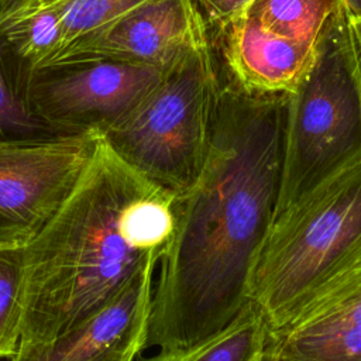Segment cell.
Masks as SVG:
<instances>
[{"instance_id": "6da1fadb", "label": "cell", "mask_w": 361, "mask_h": 361, "mask_svg": "<svg viewBox=\"0 0 361 361\" xmlns=\"http://www.w3.org/2000/svg\"><path fill=\"white\" fill-rule=\"evenodd\" d=\"M289 93L250 92L220 79L204 166L176 196L147 350L199 343L250 305L252 271L278 203Z\"/></svg>"}, {"instance_id": "7a4b0ae2", "label": "cell", "mask_w": 361, "mask_h": 361, "mask_svg": "<svg viewBox=\"0 0 361 361\" xmlns=\"http://www.w3.org/2000/svg\"><path fill=\"white\" fill-rule=\"evenodd\" d=\"M175 204L176 195L140 175L99 137L73 192L25 245L20 343L68 333L147 264L161 261Z\"/></svg>"}, {"instance_id": "3957f363", "label": "cell", "mask_w": 361, "mask_h": 361, "mask_svg": "<svg viewBox=\"0 0 361 361\" xmlns=\"http://www.w3.org/2000/svg\"><path fill=\"white\" fill-rule=\"evenodd\" d=\"M361 264V158L274 220L258 254L250 300L269 333L326 285Z\"/></svg>"}, {"instance_id": "277c9868", "label": "cell", "mask_w": 361, "mask_h": 361, "mask_svg": "<svg viewBox=\"0 0 361 361\" xmlns=\"http://www.w3.org/2000/svg\"><path fill=\"white\" fill-rule=\"evenodd\" d=\"M361 158V52L340 6L289 93L276 220Z\"/></svg>"}, {"instance_id": "5b68a950", "label": "cell", "mask_w": 361, "mask_h": 361, "mask_svg": "<svg viewBox=\"0 0 361 361\" xmlns=\"http://www.w3.org/2000/svg\"><path fill=\"white\" fill-rule=\"evenodd\" d=\"M219 90V69L206 31L100 137L140 175L180 196L204 166Z\"/></svg>"}, {"instance_id": "8992f818", "label": "cell", "mask_w": 361, "mask_h": 361, "mask_svg": "<svg viewBox=\"0 0 361 361\" xmlns=\"http://www.w3.org/2000/svg\"><path fill=\"white\" fill-rule=\"evenodd\" d=\"M97 133L0 141V245H27L76 188Z\"/></svg>"}, {"instance_id": "52a82bcc", "label": "cell", "mask_w": 361, "mask_h": 361, "mask_svg": "<svg viewBox=\"0 0 361 361\" xmlns=\"http://www.w3.org/2000/svg\"><path fill=\"white\" fill-rule=\"evenodd\" d=\"M164 69L116 61H71L38 71L25 90L30 110L62 134H102L158 83Z\"/></svg>"}, {"instance_id": "ba28073f", "label": "cell", "mask_w": 361, "mask_h": 361, "mask_svg": "<svg viewBox=\"0 0 361 361\" xmlns=\"http://www.w3.org/2000/svg\"><path fill=\"white\" fill-rule=\"evenodd\" d=\"M158 265L147 264L114 299L68 333L45 343H20L8 361H135L147 350Z\"/></svg>"}, {"instance_id": "9c48e42d", "label": "cell", "mask_w": 361, "mask_h": 361, "mask_svg": "<svg viewBox=\"0 0 361 361\" xmlns=\"http://www.w3.org/2000/svg\"><path fill=\"white\" fill-rule=\"evenodd\" d=\"M206 31L195 0H148L76 44L56 63L102 59L165 69Z\"/></svg>"}, {"instance_id": "30bf717a", "label": "cell", "mask_w": 361, "mask_h": 361, "mask_svg": "<svg viewBox=\"0 0 361 361\" xmlns=\"http://www.w3.org/2000/svg\"><path fill=\"white\" fill-rule=\"evenodd\" d=\"M265 361H361V264L269 333Z\"/></svg>"}, {"instance_id": "8fae6325", "label": "cell", "mask_w": 361, "mask_h": 361, "mask_svg": "<svg viewBox=\"0 0 361 361\" xmlns=\"http://www.w3.org/2000/svg\"><path fill=\"white\" fill-rule=\"evenodd\" d=\"M207 31L220 79L257 93H290L316 48L269 34L241 14Z\"/></svg>"}, {"instance_id": "7c38bea8", "label": "cell", "mask_w": 361, "mask_h": 361, "mask_svg": "<svg viewBox=\"0 0 361 361\" xmlns=\"http://www.w3.org/2000/svg\"><path fill=\"white\" fill-rule=\"evenodd\" d=\"M269 327L259 310L250 305L219 333L186 347L158 348L135 361H255L264 355Z\"/></svg>"}, {"instance_id": "4fadbf2b", "label": "cell", "mask_w": 361, "mask_h": 361, "mask_svg": "<svg viewBox=\"0 0 361 361\" xmlns=\"http://www.w3.org/2000/svg\"><path fill=\"white\" fill-rule=\"evenodd\" d=\"M340 0H252L240 13L261 30L314 47Z\"/></svg>"}, {"instance_id": "5bb4252c", "label": "cell", "mask_w": 361, "mask_h": 361, "mask_svg": "<svg viewBox=\"0 0 361 361\" xmlns=\"http://www.w3.org/2000/svg\"><path fill=\"white\" fill-rule=\"evenodd\" d=\"M25 245H0V361L10 360L21 341Z\"/></svg>"}, {"instance_id": "9a60e30c", "label": "cell", "mask_w": 361, "mask_h": 361, "mask_svg": "<svg viewBox=\"0 0 361 361\" xmlns=\"http://www.w3.org/2000/svg\"><path fill=\"white\" fill-rule=\"evenodd\" d=\"M32 1V0H30ZM148 0H65L54 4L62 16V47L55 63L76 44ZM54 65V63H52Z\"/></svg>"}, {"instance_id": "2e32d148", "label": "cell", "mask_w": 361, "mask_h": 361, "mask_svg": "<svg viewBox=\"0 0 361 361\" xmlns=\"http://www.w3.org/2000/svg\"><path fill=\"white\" fill-rule=\"evenodd\" d=\"M54 135L66 134L56 131L30 110L0 54V141L34 140Z\"/></svg>"}, {"instance_id": "e0dca14e", "label": "cell", "mask_w": 361, "mask_h": 361, "mask_svg": "<svg viewBox=\"0 0 361 361\" xmlns=\"http://www.w3.org/2000/svg\"><path fill=\"white\" fill-rule=\"evenodd\" d=\"M251 1L252 0H195L207 27H214L227 21L245 8Z\"/></svg>"}, {"instance_id": "ac0fdd59", "label": "cell", "mask_w": 361, "mask_h": 361, "mask_svg": "<svg viewBox=\"0 0 361 361\" xmlns=\"http://www.w3.org/2000/svg\"><path fill=\"white\" fill-rule=\"evenodd\" d=\"M340 3L353 27L358 48L361 49V0H340Z\"/></svg>"}, {"instance_id": "d6986e66", "label": "cell", "mask_w": 361, "mask_h": 361, "mask_svg": "<svg viewBox=\"0 0 361 361\" xmlns=\"http://www.w3.org/2000/svg\"><path fill=\"white\" fill-rule=\"evenodd\" d=\"M10 1H11V0H0V8H1L3 6H6L7 3H10Z\"/></svg>"}, {"instance_id": "ffe728a7", "label": "cell", "mask_w": 361, "mask_h": 361, "mask_svg": "<svg viewBox=\"0 0 361 361\" xmlns=\"http://www.w3.org/2000/svg\"><path fill=\"white\" fill-rule=\"evenodd\" d=\"M264 354H265V353H264ZM255 361H265V358H264V355H261V357H259V358H257Z\"/></svg>"}, {"instance_id": "44dd1931", "label": "cell", "mask_w": 361, "mask_h": 361, "mask_svg": "<svg viewBox=\"0 0 361 361\" xmlns=\"http://www.w3.org/2000/svg\"><path fill=\"white\" fill-rule=\"evenodd\" d=\"M360 52H361V49H360Z\"/></svg>"}]
</instances>
